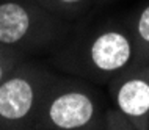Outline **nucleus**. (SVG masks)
I'll return each instance as SVG.
<instances>
[{"mask_svg":"<svg viewBox=\"0 0 149 130\" xmlns=\"http://www.w3.org/2000/svg\"><path fill=\"white\" fill-rule=\"evenodd\" d=\"M55 74L24 58L0 83V129H35Z\"/></svg>","mask_w":149,"mask_h":130,"instance_id":"20e7f679","label":"nucleus"},{"mask_svg":"<svg viewBox=\"0 0 149 130\" xmlns=\"http://www.w3.org/2000/svg\"><path fill=\"white\" fill-rule=\"evenodd\" d=\"M22 60H24L22 55H19L16 52L10 50V49L0 46V83L16 67V64L19 61H22Z\"/></svg>","mask_w":149,"mask_h":130,"instance_id":"1a4fd4ad","label":"nucleus"},{"mask_svg":"<svg viewBox=\"0 0 149 130\" xmlns=\"http://www.w3.org/2000/svg\"><path fill=\"white\" fill-rule=\"evenodd\" d=\"M135 61L136 47L132 28L110 25L94 31L77 47L64 50L58 66L74 75L107 85Z\"/></svg>","mask_w":149,"mask_h":130,"instance_id":"f257e3e1","label":"nucleus"},{"mask_svg":"<svg viewBox=\"0 0 149 130\" xmlns=\"http://www.w3.org/2000/svg\"><path fill=\"white\" fill-rule=\"evenodd\" d=\"M110 96L136 130H149V63L134 64L107 83Z\"/></svg>","mask_w":149,"mask_h":130,"instance_id":"39448f33","label":"nucleus"},{"mask_svg":"<svg viewBox=\"0 0 149 130\" xmlns=\"http://www.w3.org/2000/svg\"><path fill=\"white\" fill-rule=\"evenodd\" d=\"M104 113L105 108L97 89L83 80L55 75L44 96L35 129H104Z\"/></svg>","mask_w":149,"mask_h":130,"instance_id":"7ed1b4c3","label":"nucleus"},{"mask_svg":"<svg viewBox=\"0 0 149 130\" xmlns=\"http://www.w3.org/2000/svg\"><path fill=\"white\" fill-rule=\"evenodd\" d=\"M71 30L72 22L52 14L35 0L0 2V46L24 58L57 47Z\"/></svg>","mask_w":149,"mask_h":130,"instance_id":"f03ea898","label":"nucleus"},{"mask_svg":"<svg viewBox=\"0 0 149 130\" xmlns=\"http://www.w3.org/2000/svg\"><path fill=\"white\" fill-rule=\"evenodd\" d=\"M0 2H2V0H0Z\"/></svg>","mask_w":149,"mask_h":130,"instance_id":"9d476101","label":"nucleus"},{"mask_svg":"<svg viewBox=\"0 0 149 130\" xmlns=\"http://www.w3.org/2000/svg\"><path fill=\"white\" fill-rule=\"evenodd\" d=\"M132 33L136 47V64L149 63V5H146L138 13L135 24L132 27Z\"/></svg>","mask_w":149,"mask_h":130,"instance_id":"0eeeda50","label":"nucleus"},{"mask_svg":"<svg viewBox=\"0 0 149 130\" xmlns=\"http://www.w3.org/2000/svg\"><path fill=\"white\" fill-rule=\"evenodd\" d=\"M35 2L50 11L52 14L72 22L85 14L96 0H35Z\"/></svg>","mask_w":149,"mask_h":130,"instance_id":"423d86ee","label":"nucleus"},{"mask_svg":"<svg viewBox=\"0 0 149 130\" xmlns=\"http://www.w3.org/2000/svg\"><path fill=\"white\" fill-rule=\"evenodd\" d=\"M104 129L110 130H135L134 124L118 107L105 108L104 113Z\"/></svg>","mask_w":149,"mask_h":130,"instance_id":"6e6552de","label":"nucleus"}]
</instances>
